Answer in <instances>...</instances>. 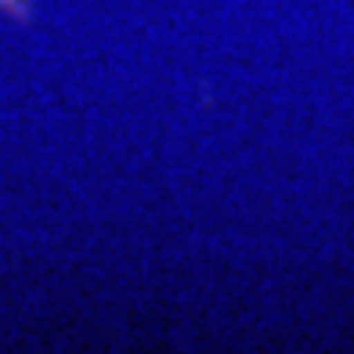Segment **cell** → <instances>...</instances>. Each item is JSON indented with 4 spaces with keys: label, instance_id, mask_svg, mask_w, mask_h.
Listing matches in <instances>:
<instances>
[{
    "label": "cell",
    "instance_id": "cell-1",
    "mask_svg": "<svg viewBox=\"0 0 354 354\" xmlns=\"http://www.w3.org/2000/svg\"><path fill=\"white\" fill-rule=\"evenodd\" d=\"M0 8H4L8 15H15L19 22H26V19H29V8H26V0H0Z\"/></svg>",
    "mask_w": 354,
    "mask_h": 354
}]
</instances>
